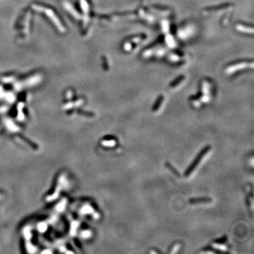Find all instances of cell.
Wrapping results in <instances>:
<instances>
[{
    "mask_svg": "<svg viewBox=\"0 0 254 254\" xmlns=\"http://www.w3.org/2000/svg\"><path fill=\"white\" fill-rule=\"evenodd\" d=\"M210 149H211L210 145H207V146H205V148H203V149L200 151V153L197 155V156H196V158H195L194 160L193 161L192 163L190 164L189 167H188L187 169L186 170V172H185L184 173L185 177H188V176H190V175L194 172V169L196 168V167H197L200 162H201L203 158L207 155V153L210 151Z\"/></svg>",
    "mask_w": 254,
    "mask_h": 254,
    "instance_id": "1",
    "label": "cell"
},
{
    "mask_svg": "<svg viewBox=\"0 0 254 254\" xmlns=\"http://www.w3.org/2000/svg\"><path fill=\"white\" fill-rule=\"evenodd\" d=\"M212 202V199L210 198H197L190 200L191 204H198V203H207Z\"/></svg>",
    "mask_w": 254,
    "mask_h": 254,
    "instance_id": "2",
    "label": "cell"
},
{
    "mask_svg": "<svg viewBox=\"0 0 254 254\" xmlns=\"http://www.w3.org/2000/svg\"><path fill=\"white\" fill-rule=\"evenodd\" d=\"M162 101H163V97L160 96L159 97V98L157 99V101H156V103H155L154 106L153 107V109L152 110H153V112H156V111H157L158 110H159L160 107V105H162Z\"/></svg>",
    "mask_w": 254,
    "mask_h": 254,
    "instance_id": "3",
    "label": "cell"
},
{
    "mask_svg": "<svg viewBox=\"0 0 254 254\" xmlns=\"http://www.w3.org/2000/svg\"><path fill=\"white\" fill-rule=\"evenodd\" d=\"M166 166H167V167H168V168L170 169V170L172 171V172H173V173L175 174V175H177V177H179V172L177 170V169L175 168V167H173V166L172 165V164H171V163L167 162V163H166Z\"/></svg>",
    "mask_w": 254,
    "mask_h": 254,
    "instance_id": "4",
    "label": "cell"
}]
</instances>
